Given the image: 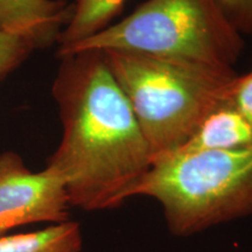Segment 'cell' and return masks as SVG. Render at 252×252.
<instances>
[{
  "label": "cell",
  "mask_w": 252,
  "mask_h": 252,
  "mask_svg": "<svg viewBox=\"0 0 252 252\" xmlns=\"http://www.w3.org/2000/svg\"><path fill=\"white\" fill-rule=\"evenodd\" d=\"M226 100L252 124V68L247 74L236 76Z\"/></svg>",
  "instance_id": "obj_12"
},
{
  "label": "cell",
  "mask_w": 252,
  "mask_h": 252,
  "mask_svg": "<svg viewBox=\"0 0 252 252\" xmlns=\"http://www.w3.org/2000/svg\"><path fill=\"white\" fill-rule=\"evenodd\" d=\"M126 0H75L72 14L58 40V56L112 24Z\"/></svg>",
  "instance_id": "obj_8"
},
{
  "label": "cell",
  "mask_w": 252,
  "mask_h": 252,
  "mask_svg": "<svg viewBox=\"0 0 252 252\" xmlns=\"http://www.w3.org/2000/svg\"><path fill=\"white\" fill-rule=\"evenodd\" d=\"M149 144L152 163L181 149L203 119L228 98L237 76L175 60L103 52Z\"/></svg>",
  "instance_id": "obj_2"
},
{
  "label": "cell",
  "mask_w": 252,
  "mask_h": 252,
  "mask_svg": "<svg viewBox=\"0 0 252 252\" xmlns=\"http://www.w3.org/2000/svg\"><path fill=\"white\" fill-rule=\"evenodd\" d=\"M243 48V36L215 0H146L61 56L82 50L123 52L231 70Z\"/></svg>",
  "instance_id": "obj_4"
},
{
  "label": "cell",
  "mask_w": 252,
  "mask_h": 252,
  "mask_svg": "<svg viewBox=\"0 0 252 252\" xmlns=\"http://www.w3.org/2000/svg\"><path fill=\"white\" fill-rule=\"evenodd\" d=\"M64 180L46 167L32 172L18 153L0 154V237L19 226L69 220Z\"/></svg>",
  "instance_id": "obj_5"
},
{
  "label": "cell",
  "mask_w": 252,
  "mask_h": 252,
  "mask_svg": "<svg viewBox=\"0 0 252 252\" xmlns=\"http://www.w3.org/2000/svg\"><path fill=\"white\" fill-rule=\"evenodd\" d=\"M37 48L34 41L25 36L0 32V81L30 56Z\"/></svg>",
  "instance_id": "obj_10"
},
{
  "label": "cell",
  "mask_w": 252,
  "mask_h": 252,
  "mask_svg": "<svg viewBox=\"0 0 252 252\" xmlns=\"http://www.w3.org/2000/svg\"><path fill=\"white\" fill-rule=\"evenodd\" d=\"M60 59L52 94L62 138L46 167L64 180L71 207L115 209L150 171L149 144L103 52Z\"/></svg>",
  "instance_id": "obj_1"
},
{
  "label": "cell",
  "mask_w": 252,
  "mask_h": 252,
  "mask_svg": "<svg viewBox=\"0 0 252 252\" xmlns=\"http://www.w3.org/2000/svg\"><path fill=\"white\" fill-rule=\"evenodd\" d=\"M135 196L156 200L179 237L251 216L252 147L167 156L131 189Z\"/></svg>",
  "instance_id": "obj_3"
},
{
  "label": "cell",
  "mask_w": 252,
  "mask_h": 252,
  "mask_svg": "<svg viewBox=\"0 0 252 252\" xmlns=\"http://www.w3.org/2000/svg\"><path fill=\"white\" fill-rule=\"evenodd\" d=\"M72 14L65 0H0V32L31 39L37 48L58 43Z\"/></svg>",
  "instance_id": "obj_6"
},
{
  "label": "cell",
  "mask_w": 252,
  "mask_h": 252,
  "mask_svg": "<svg viewBox=\"0 0 252 252\" xmlns=\"http://www.w3.org/2000/svg\"><path fill=\"white\" fill-rule=\"evenodd\" d=\"M238 33L252 35V0H215Z\"/></svg>",
  "instance_id": "obj_11"
},
{
  "label": "cell",
  "mask_w": 252,
  "mask_h": 252,
  "mask_svg": "<svg viewBox=\"0 0 252 252\" xmlns=\"http://www.w3.org/2000/svg\"><path fill=\"white\" fill-rule=\"evenodd\" d=\"M248 147H252V124L226 100L203 119L190 139L175 153Z\"/></svg>",
  "instance_id": "obj_7"
},
{
  "label": "cell",
  "mask_w": 252,
  "mask_h": 252,
  "mask_svg": "<svg viewBox=\"0 0 252 252\" xmlns=\"http://www.w3.org/2000/svg\"><path fill=\"white\" fill-rule=\"evenodd\" d=\"M82 247L80 223L70 220L28 234L0 237V252H81Z\"/></svg>",
  "instance_id": "obj_9"
}]
</instances>
